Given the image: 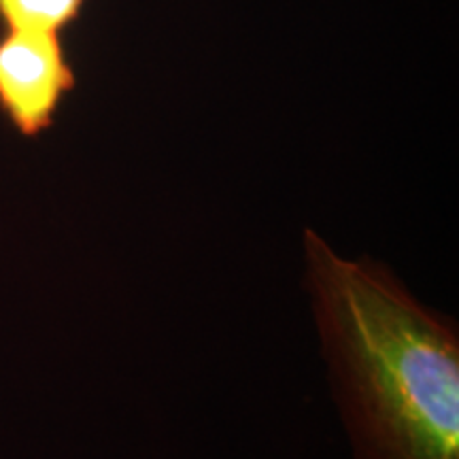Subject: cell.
<instances>
[{
	"label": "cell",
	"instance_id": "1",
	"mask_svg": "<svg viewBox=\"0 0 459 459\" xmlns=\"http://www.w3.org/2000/svg\"><path fill=\"white\" fill-rule=\"evenodd\" d=\"M321 341L358 459H459V341L387 271L304 232Z\"/></svg>",
	"mask_w": 459,
	"mask_h": 459
},
{
	"label": "cell",
	"instance_id": "2",
	"mask_svg": "<svg viewBox=\"0 0 459 459\" xmlns=\"http://www.w3.org/2000/svg\"><path fill=\"white\" fill-rule=\"evenodd\" d=\"M74 88L77 74L62 34L0 32V115L17 134H45Z\"/></svg>",
	"mask_w": 459,
	"mask_h": 459
},
{
	"label": "cell",
	"instance_id": "3",
	"mask_svg": "<svg viewBox=\"0 0 459 459\" xmlns=\"http://www.w3.org/2000/svg\"><path fill=\"white\" fill-rule=\"evenodd\" d=\"M88 0H0L3 30L62 34L83 13Z\"/></svg>",
	"mask_w": 459,
	"mask_h": 459
}]
</instances>
